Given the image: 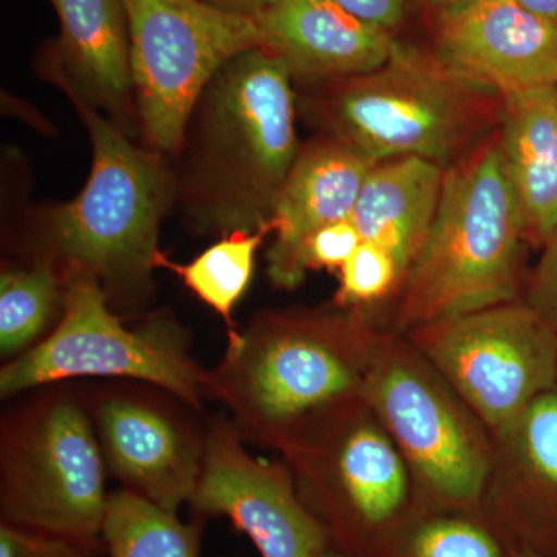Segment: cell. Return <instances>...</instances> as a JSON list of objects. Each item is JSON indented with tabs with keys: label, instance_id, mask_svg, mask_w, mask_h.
<instances>
[{
	"label": "cell",
	"instance_id": "9c48e42d",
	"mask_svg": "<svg viewBox=\"0 0 557 557\" xmlns=\"http://www.w3.org/2000/svg\"><path fill=\"white\" fill-rule=\"evenodd\" d=\"M62 317L53 332L0 370V395L11 398L67 380L143 381L194 410L209 397L208 372L189 354V336L168 311L124 327L95 278H64Z\"/></svg>",
	"mask_w": 557,
	"mask_h": 557
},
{
	"label": "cell",
	"instance_id": "8fae6325",
	"mask_svg": "<svg viewBox=\"0 0 557 557\" xmlns=\"http://www.w3.org/2000/svg\"><path fill=\"white\" fill-rule=\"evenodd\" d=\"M406 336L490 432L557 391V333L523 299Z\"/></svg>",
	"mask_w": 557,
	"mask_h": 557
},
{
	"label": "cell",
	"instance_id": "277c9868",
	"mask_svg": "<svg viewBox=\"0 0 557 557\" xmlns=\"http://www.w3.org/2000/svg\"><path fill=\"white\" fill-rule=\"evenodd\" d=\"M89 131L94 161L76 199L47 211L38 252L62 277L95 278L109 300L137 302L152 287L161 220L175 200L168 157L129 135L65 83H57Z\"/></svg>",
	"mask_w": 557,
	"mask_h": 557
},
{
	"label": "cell",
	"instance_id": "5bb4252c",
	"mask_svg": "<svg viewBox=\"0 0 557 557\" xmlns=\"http://www.w3.org/2000/svg\"><path fill=\"white\" fill-rule=\"evenodd\" d=\"M491 438L493 460L475 516L508 557H557V391Z\"/></svg>",
	"mask_w": 557,
	"mask_h": 557
},
{
	"label": "cell",
	"instance_id": "f1b7e54d",
	"mask_svg": "<svg viewBox=\"0 0 557 557\" xmlns=\"http://www.w3.org/2000/svg\"><path fill=\"white\" fill-rule=\"evenodd\" d=\"M339 7L373 27L392 33L403 22L408 0H335Z\"/></svg>",
	"mask_w": 557,
	"mask_h": 557
},
{
	"label": "cell",
	"instance_id": "9a60e30c",
	"mask_svg": "<svg viewBox=\"0 0 557 557\" xmlns=\"http://www.w3.org/2000/svg\"><path fill=\"white\" fill-rule=\"evenodd\" d=\"M434 53L500 95L557 84V21L518 0H469L438 17Z\"/></svg>",
	"mask_w": 557,
	"mask_h": 557
},
{
	"label": "cell",
	"instance_id": "52a82bcc",
	"mask_svg": "<svg viewBox=\"0 0 557 557\" xmlns=\"http://www.w3.org/2000/svg\"><path fill=\"white\" fill-rule=\"evenodd\" d=\"M106 461L89 408L60 384L2 420V523L98 549L108 508Z\"/></svg>",
	"mask_w": 557,
	"mask_h": 557
},
{
	"label": "cell",
	"instance_id": "4fadbf2b",
	"mask_svg": "<svg viewBox=\"0 0 557 557\" xmlns=\"http://www.w3.org/2000/svg\"><path fill=\"white\" fill-rule=\"evenodd\" d=\"M91 421L106 465L138 496L177 512L199 483L205 434L170 399L110 391L91 399Z\"/></svg>",
	"mask_w": 557,
	"mask_h": 557
},
{
	"label": "cell",
	"instance_id": "7c38bea8",
	"mask_svg": "<svg viewBox=\"0 0 557 557\" xmlns=\"http://www.w3.org/2000/svg\"><path fill=\"white\" fill-rule=\"evenodd\" d=\"M189 505L197 515L228 518L262 557H324L332 549L287 463L251 456L226 418L205 431L203 467Z\"/></svg>",
	"mask_w": 557,
	"mask_h": 557
},
{
	"label": "cell",
	"instance_id": "484cf974",
	"mask_svg": "<svg viewBox=\"0 0 557 557\" xmlns=\"http://www.w3.org/2000/svg\"><path fill=\"white\" fill-rule=\"evenodd\" d=\"M0 557H97V549L69 539L2 523Z\"/></svg>",
	"mask_w": 557,
	"mask_h": 557
},
{
	"label": "cell",
	"instance_id": "83f0119b",
	"mask_svg": "<svg viewBox=\"0 0 557 557\" xmlns=\"http://www.w3.org/2000/svg\"><path fill=\"white\" fill-rule=\"evenodd\" d=\"M362 237L350 219L317 231L306 245L307 270H341Z\"/></svg>",
	"mask_w": 557,
	"mask_h": 557
},
{
	"label": "cell",
	"instance_id": "f546056e",
	"mask_svg": "<svg viewBox=\"0 0 557 557\" xmlns=\"http://www.w3.org/2000/svg\"><path fill=\"white\" fill-rule=\"evenodd\" d=\"M218 9L231 11V13L245 14V16H259L267 9H270L277 0H201Z\"/></svg>",
	"mask_w": 557,
	"mask_h": 557
},
{
	"label": "cell",
	"instance_id": "603a6c76",
	"mask_svg": "<svg viewBox=\"0 0 557 557\" xmlns=\"http://www.w3.org/2000/svg\"><path fill=\"white\" fill-rule=\"evenodd\" d=\"M65 282L49 262L0 274V351L2 357L25 354L64 309Z\"/></svg>",
	"mask_w": 557,
	"mask_h": 557
},
{
	"label": "cell",
	"instance_id": "d4e9b609",
	"mask_svg": "<svg viewBox=\"0 0 557 557\" xmlns=\"http://www.w3.org/2000/svg\"><path fill=\"white\" fill-rule=\"evenodd\" d=\"M339 271L335 304L350 309H366L387 296H397L405 278L395 256L369 240L359 244Z\"/></svg>",
	"mask_w": 557,
	"mask_h": 557
},
{
	"label": "cell",
	"instance_id": "6da1fadb",
	"mask_svg": "<svg viewBox=\"0 0 557 557\" xmlns=\"http://www.w3.org/2000/svg\"><path fill=\"white\" fill-rule=\"evenodd\" d=\"M288 65L270 50L231 60L190 113L175 199L201 233H252L270 225L299 156L296 97Z\"/></svg>",
	"mask_w": 557,
	"mask_h": 557
},
{
	"label": "cell",
	"instance_id": "ffe728a7",
	"mask_svg": "<svg viewBox=\"0 0 557 557\" xmlns=\"http://www.w3.org/2000/svg\"><path fill=\"white\" fill-rule=\"evenodd\" d=\"M445 172L434 161L418 157L380 161L359 193L351 222L362 240L379 244L395 256L403 276L434 223Z\"/></svg>",
	"mask_w": 557,
	"mask_h": 557
},
{
	"label": "cell",
	"instance_id": "7402d4cb",
	"mask_svg": "<svg viewBox=\"0 0 557 557\" xmlns=\"http://www.w3.org/2000/svg\"><path fill=\"white\" fill-rule=\"evenodd\" d=\"M273 231L274 225L270 223L252 233L239 231L226 234L186 265L171 262L160 252L157 267L178 274L197 298L225 319L230 329L228 336L233 338L237 333L233 324L234 307L251 282L256 252Z\"/></svg>",
	"mask_w": 557,
	"mask_h": 557
},
{
	"label": "cell",
	"instance_id": "5b68a950",
	"mask_svg": "<svg viewBox=\"0 0 557 557\" xmlns=\"http://www.w3.org/2000/svg\"><path fill=\"white\" fill-rule=\"evenodd\" d=\"M319 86L306 100L311 119L376 163L418 157L448 170L500 116V94L399 42L379 69Z\"/></svg>",
	"mask_w": 557,
	"mask_h": 557
},
{
	"label": "cell",
	"instance_id": "cb8c5ba5",
	"mask_svg": "<svg viewBox=\"0 0 557 557\" xmlns=\"http://www.w3.org/2000/svg\"><path fill=\"white\" fill-rule=\"evenodd\" d=\"M369 557H508L504 545L474 515L410 509Z\"/></svg>",
	"mask_w": 557,
	"mask_h": 557
},
{
	"label": "cell",
	"instance_id": "44dd1931",
	"mask_svg": "<svg viewBox=\"0 0 557 557\" xmlns=\"http://www.w3.org/2000/svg\"><path fill=\"white\" fill-rule=\"evenodd\" d=\"M201 523H185L129 490L109 494L101 539L109 557H200Z\"/></svg>",
	"mask_w": 557,
	"mask_h": 557
},
{
	"label": "cell",
	"instance_id": "8992f818",
	"mask_svg": "<svg viewBox=\"0 0 557 557\" xmlns=\"http://www.w3.org/2000/svg\"><path fill=\"white\" fill-rule=\"evenodd\" d=\"M361 394L408 465L412 509L475 516L493 460L490 429L408 336L381 330Z\"/></svg>",
	"mask_w": 557,
	"mask_h": 557
},
{
	"label": "cell",
	"instance_id": "3957f363",
	"mask_svg": "<svg viewBox=\"0 0 557 557\" xmlns=\"http://www.w3.org/2000/svg\"><path fill=\"white\" fill-rule=\"evenodd\" d=\"M525 220L496 131L445 172L434 223L399 287L391 330L522 299Z\"/></svg>",
	"mask_w": 557,
	"mask_h": 557
},
{
	"label": "cell",
	"instance_id": "ba28073f",
	"mask_svg": "<svg viewBox=\"0 0 557 557\" xmlns=\"http://www.w3.org/2000/svg\"><path fill=\"white\" fill-rule=\"evenodd\" d=\"M278 454L339 555L369 557L412 509L408 465L362 395Z\"/></svg>",
	"mask_w": 557,
	"mask_h": 557
},
{
	"label": "cell",
	"instance_id": "1f68e13d",
	"mask_svg": "<svg viewBox=\"0 0 557 557\" xmlns=\"http://www.w3.org/2000/svg\"><path fill=\"white\" fill-rule=\"evenodd\" d=\"M421 2L432 11H435V13L438 14V17H442L443 14L449 13V11L465 5L469 0H421Z\"/></svg>",
	"mask_w": 557,
	"mask_h": 557
},
{
	"label": "cell",
	"instance_id": "4dcf8cb0",
	"mask_svg": "<svg viewBox=\"0 0 557 557\" xmlns=\"http://www.w3.org/2000/svg\"><path fill=\"white\" fill-rule=\"evenodd\" d=\"M527 9L557 21V0H518Z\"/></svg>",
	"mask_w": 557,
	"mask_h": 557
},
{
	"label": "cell",
	"instance_id": "d6986e66",
	"mask_svg": "<svg viewBox=\"0 0 557 557\" xmlns=\"http://www.w3.org/2000/svg\"><path fill=\"white\" fill-rule=\"evenodd\" d=\"M496 134L527 239L542 247L557 230V84L502 95Z\"/></svg>",
	"mask_w": 557,
	"mask_h": 557
},
{
	"label": "cell",
	"instance_id": "30bf717a",
	"mask_svg": "<svg viewBox=\"0 0 557 557\" xmlns=\"http://www.w3.org/2000/svg\"><path fill=\"white\" fill-rule=\"evenodd\" d=\"M138 127L146 146L174 157L212 78L263 46L258 20L201 0H124Z\"/></svg>",
	"mask_w": 557,
	"mask_h": 557
},
{
	"label": "cell",
	"instance_id": "e0dca14e",
	"mask_svg": "<svg viewBox=\"0 0 557 557\" xmlns=\"http://www.w3.org/2000/svg\"><path fill=\"white\" fill-rule=\"evenodd\" d=\"M256 20L262 49L282 58L293 79L317 86L379 69L397 42L335 0H277Z\"/></svg>",
	"mask_w": 557,
	"mask_h": 557
},
{
	"label": "cell",
	"instance_id": "d6a6232c",
	"mask_svg": "<svg viewBox=\"0 0 557 557\" xmlns=\"http://www.w3.org/2000/svg\"><path fill=\"white\" fill-rule=\"evenodd\" d=\"M324 557H346V556L339 555V553H336V552H333V549H330L327 555H325Z\"/></svg>",
	"mask_w": 557,
	"mask_h": 557
},
{
	"label": "cell",
	"instance_id": "7a4b0ae2",
	"mask_svg": "<svg viewBox=\"0 0 557 557\" xmlns=\"http://www.w3.org/2000/svg\"><path fill=\"white\" fill-rule=\"evenodd\" d=\"M381 335L364 309L335 304L259 314L230 338L209 397L242 438L281 453L304 429L361 397Z\"/></svg>",
	"mask_w": 557,
	"mask_h": 557
},
{
	"label": "cell",
	"instance_id": "2e32d148",
	"mask_svg": "<svg viewBox=\"0 0 557 557\" xmlns=\"http://www.w3.org/2000/svg\"><path fill=\"white\" fill-rule=\"evenodd\" d=\"M358 149L330 135L300 148L276 203V239L269 255V276L278 288H296L309 273L306 245L317 231L351 218L364 180L375 166Z\"/></svg>",
	"mask_w": 557,
	"mask_h": 557
},
{
	"label": "cell",
	"instance_id": "ac0fdd59",
	"mask_svg": "<svg viewBox=\"0 0 557 557\" xmlns=\"http://www.w3.org/2000/svg\"><path fill=\"white\" fill-rule=\"evenodd\" d=\"M61 38L49 67L129 135L138 126L131 64V32L124 0H50Z\"/></svg>",
	"mask_w": 557,
	"mask_h": 557
},
{
	"label": "cell",
	"instance_id": "4316f807",
	"mask_svg": "<svg viewBox=\"0 0 557 557\" xmlns=\"http://www.w3.org/2000/svg\"><path fill=\"white\" fill-rule=\"evenodd\" d=\"M541 249V258L528 273L522 299L557 333V230Z\"/></svg>",
	"mask_w": 557,
	"mask_h": 557
}]
</instances>
